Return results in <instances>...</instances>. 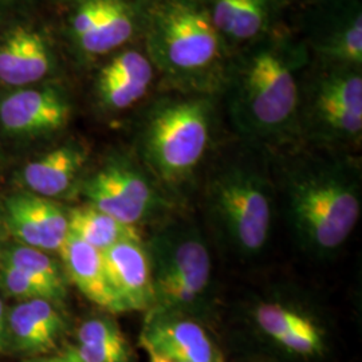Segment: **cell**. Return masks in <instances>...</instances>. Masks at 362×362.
<instances>
[{"mask_svg":"<svg viewBox=\"0 0 362 362\" xmlns=\"http://www.w3.org/2000/svg\"><path fill=\"white\" fill-rule=\"evenodd\" d=\"M276 194L298 245L315 258L334 257L361 216L360 175L346 164H299L286 172Z\"/></svg>","mask_w":362,"mask_h":362,"instance_id":"obj_1","label":"cell"},{"mask_svg":"<svg viewBox=\"0 0 362 362\" xmlns=\"http://www.w3.org/2000/svg\"><path fill=\"white\" fill-rule=\"evenodd\" d=\"M145 31L149 61L175 86L206 93L218 83L224 38L199 0H152Z\"/></svg>","mask_w":362,"mask_h":362,"instance_id":"obj_2","label":"cell"},{"mask_svg":"<svg viewBox=\"0 0 362 362\" xmlns=\"http://www.w3.org/2000/svg\"><path fill=\"white\" fill-rule=\"evenodd\" d=\"M298 52L285 40H267L245 57L233 79L230 115L247 139L272 141L299 121Z\"/></svg>","mask_w":362,"mask_h":362,"instance_id":"obj_3","label":"cell"},{"mask_svg":"<svg viewBox=\"0 0 362 362\" xmlns=\"http://www.w3.org/2000/svg\"><path fill=\"white\" fill-rule=\"evenodd\" d=\"M276 188L259 169L233 165L208 181L206 218L220 243L242 259L257 258L272 238Z\"/></svg>","mask_w":362,"mask_h":362,"instance_id":"obj_4","label":"cell"},{"mask_svg":"<svg viewBox=\"0 0 362 362\" xmlns=\"http://www.w3.org/2000/svg\"><path fill=\"white\" fill-rule=\"evenodd\" d=\"M152 272L153 306L148 311L199 317L212 296V257L194 223L169 220L145 243Z\"/></svg>","mask_w":362,"mask_h":362,"instance_id":"obj_5","label":"cell"},{"mask_svg":"<svg viewBox=\"0 0 362 362\" xmlns=\"http://www.w3.org/2000/svg\"><path fill=\"white\" fill-rule=\"evenodd\" d=\"M212 130V105L206 97L170 98L156 105L141 139L145 165L168 194H177L202 164Z\"/></svg>","mask_w":362,"mask_h":362,"instance_id":"obj_6","label":"cell"},{"mask_svg":"<svg viewBox=\"0 0 362 362\" xmlns=\"http://www.w3.org/2000/svg\"><path fill=\"white\" fill-rule=\"evenodd\" d=\"M89 204L125 224L139 227L164 216L172 203L151 175L125 161H113L85 181Z\"/></svg>","mask_w":362,"mask_h":362,"instance_id":"obj_7","label":"cell"},{"mask_svg":"<svg viewBox=\"0 0 362 362\" xmlns=\"http://www.w3.org/2000/svg\"><path fill=\"white\" fill-rule=\"evenodd\" d=\"M308 125L314 139L357 145L362 136V76L360 69L338 67L320 81L311 97Z\"/></svg>","mask_w":362,"mask_h":362,"instance_id":"obj_8","label":"cell"},{"mask_svg":"<svg viewBox=\"0 0 362 362\" xmlns=\"http://www.w3.org/2000/svg\"><path fill=\"white\" fill-rule=\"evenodd\" d=\"M252 303V322L275 345L298 357H314L324 351V330L314 314L303 306V300L272 293Z\"/></svg>","mask_w":362,"mask_h":362,"instance_id":"obj_9","label":"cell"},{"mask_svg":"<svg viewBox=\"0 0 362 362\" xmlns=\"http://www.w3.org/2000/svg\"><path fill=\"white\" fill-rule=\"evenodd\" d=\"M141 344L167 361L223 362L207 329L196 317L181 313H148Z\"/></svg>","mask_w":362,"mask_h":362,"instance_id":"obj_10","label":"cell"},{"mask_svg":"<svg viewBox=\"0 0 362 362\" xmlns=\"http://www.w3.org/2000/svg\"><path fill=\"white\" fill-rule=\"evenodd\" d=\"M103 254L107 282L121 313L148 311L153 306L151 262L141 240H125Z\"/></svg>","mask_w":362,"mask_h":362,"instance_id":"obj_11","label":"cell"},{"mask_svg":"<svg viewBox=\"0 0 362 362\" xmlns=\"http://www.w3.org/2000/svg\"><path fill=\"white\" fill-rule=\"evenodd\" d=\"M6 219L13 235L40 251H61L69 236L67 214L47 197L19 194L6 202Z\"/></svg>","mask_w":362,"mask_h":362,"instance_id":"obj_12","label":"cell"},{"mask_svg":"<svg viewBox=\"0 0 362 362\" xmlns=\"http://www.w3.org/2000/svg\"><path fill=\"white\" fill-rule=\"evenodd\" d=\"M70 106L52 90H21L0 104V121L15 134H39L64 128Z\"/></svg>","mask_w":362,"mask_h":362,"instance_id":"obj_13","label":"cell"},{"mask_svg":"<svg viewBox=\"0 0 362 362\" xmlns=\"http://www.w3.org/2000/svg\"><path fill=\"white\" fill-rule=\"evenodd\" d=\"M153 81V66L137 50L118 54L105 66L98 79V95L112 110H125L143 100Z\"/></svg>","mask_w":362,"mask_h":362,"instance_id":"obj_14","label":"cell"},{"mask_svg":"<svg viewBox=\"0 0 362 362\" xmlns=\"http://www.w3.org/2000/svg\"><path fill=\"white\" fill-rule=\"evenodd\" d=\"M7 325L13 346L30 354H45L57 348L65 321L47 299H30L15 306Z\"/></svg>","mask_w":362,"mask_h":362,"instance_id":"obj_15","label":"cell"},{"mask_svg":"<svg viewBox=\"0 0 362 362\" xmlns=\"http://www.w3.org/2000/svg\"><path fill=\"white\" fill-rule=\"evenodd\" d=\"M321 23L315 37L318 52L339 67L361 69L362 13L357 0L345 1Z\"/></svg>","mask_w":362,"mask_h":362,"instance_id":"obj_16","label":"cell"},{"mask_svg":"<svg viewBox=\"0 0 362 362\" xmlns=\"http://www.w3.org/2000/svg\"><path fill=\"white\" fill-rule=\"evenodd\" d=\"M59 255L67 276L91 303L110 313H121L107 282L101 251L69 233Z\"/></svg>","mask_w":362,"mask_h":362,"instance_id":"obj_17","label":"cell"},{"mask_svg":"<svg viewBox=\"0 0 362 362\" xmlns=\"http://www.w3.org/2000/svg\"><path fill=\"white\" fill-rule=\"evenodd\" d=\"M49 69V50L34 31L16 28L0 46V81L4 83H33L45 77Z\"/></svg>","mask_w":362,"mask_h":362,"instance_id":"obj_18","label":"cell"},{"mask_svg":"<svg viewBox=\"0 0 362 362\" xmlns=\"http://www.w3.org/2000/svg\"><path fill=\"white\" fill-rule=\"evenodd\" d=\"M207 10L214 26L223 38L246 42L259 38L267 30L272 16V1L209 0Z\"/></svg>","mask_w":362,"mask_h":362,"instance_id":"obj_19","label":"cell"},{"mask_svg":"<svg viewBox=\"0 0 362 362\" xmlns=\"http://www.w3.org/2000/svg\"><path fill=\"white\" fill-rule=\"evenodd\" d=\"M85 156L74 146H61L30 163L23 172L27 187L42 197L66 194L83 167Z\"/></svg>","mask_w":362,"mask_h":362,"instance_id":"obj_20","label":"cell"},{"mask_svg":"<svg viewBox=\"0 0 362 362\" xmlns=\"http://www.w3.org/2000/svg\"><path fill=\"white\" fill-rule=\"evenodd\" d=\"M67 220L69 233L98 251L119 242L143 239L139 227L115 219L90 204L70 209Z\"/></svg>","mask_w":362,"mask_h":362,"instance_id":"obj_21","label":"cell"},{"mask_svg":"<svg viewBox=\"0 0 362 362\" xmlns=\"http://www.w3.org/2000/svg\"><path fill=\"white\" fill-rule=\"evenodd\" d=\"M136 31V16L125 0H104L103 11L90 31L77 40L78 46L91 55L116 50Z\"/></svg>","mask_w":362,"mask_h":362,"instance_id":"obj_22","label":"cell"},{"mask_svg":"<svg viewBox=\"0 0 362 362\" xmlns=\"http://www.w3.org/2000/svg\"><path fill=\"white\" fill-rule=\"evenodd\" d=\"M4 264L26 274L42 286L54 300H61L66 296L65 278L58 264L43 251L33 247L21 246L7 252Z\"/></svg>","mask_w":362,"mask_h":362,"instance_id":"obj_23","label":"cell"},{"mask_svg":"<svg viewBox=\"0 0 362 362\" xmlns=\"http://www.w3.org/2000/svg\"><path fill=\"white\" fill-rule=\"evenodd\" d=\"M76 351L82 362H129L130 350L127 339L98 342V344H78Z\"/></svg>","mask_w":362,"mask_h":362,"instance_id":"obj_24","label":"cell"},{"mask_svg":"<svg viewBox=\"0 0 362 362\" xmlns=\"http://www.w3.org/2000/svg\"><path fill=\"white\" fill-rule=\"evenodd\" d=\"M1 282L6 290L15 297L26 298L30 299H47L52 302L49 293L39 286L35 281H33L26 274H23L8 264H4L1 272Z\"/></svg>","mask_w":362,"mask_h":362,"instance_id":"obj_25","label":"cell"},{"mask_svg":"<svg viewBox=\"0 0 362 362\" xmlns=\"http://www.w3.org/2000/svg\"><path fill=\"white\" fill-rule=\"evenodd\" d=\"M78 344H97L124 339L119 327L107 318H93L78 329Z\"/></svg>","mask_w":362,"mask_h":362,"instance_id":"obj_26","label":"cell"},{"mask_svg":"<svg viewBox=\"0 0 362 362\" xmlns=\"http://www.w3.org/2000/svg\"><path fill=\"white\" fill-rule=\"evenodd\" d=\"M4 336H6V317H4V306L0 299V351L4 346Z\"/></svg>","mask_w":362,"mask_h":362,"instance_id":"obj_27","label":"cell"},{"mask_svg":"<svg viewBox=\"0 0 362 362\" xmlns=\"http://www.w3.org/2000/svg\"><path fill=\"white\" fill-rule=\"evenodd\" d=\"M43 362H76V360H74V356H73V350L70 349L64 356L52 357V358L45 360Z\"/></svg>","mask_w":362,"mask_h":362,"instance_id":"obj_28","label":"cell"},{"mask_svg":"<svg viewBox=\"0 0 362 362\" xmlns=\"http://www.w3.org/2000/svg\"><path fill=\"white\" fill-rule=\"evenodd\" d=\"M148 353H149V357H151V362H169L165 358L157 356L155 353H151V351H148Z\"/></svg>","mask_w":362,"mask_h":362,"instance_id":"obj_29","label":"cell"},{"mask_svg":"<svg viewBox=\"0 0 362 362\" xmlns=\"http://www.w3.org/2000/svg\"><path fill=\"white\" fill-rule=\"evenodd\" d=\"M73 356H74V360H76V362H82L81 360H79V358H78L77 354H76V351H74V350H73Z\"/></svg>","mask_w":362,"mask_h":362,"instance_id":"obj_30","label":"cell"},{"mask_svg":"<svg viewBox=\"0 0 362 362\" xmlns=\"http://www.w3.org/2000/svg\"><path fill=\"white\" fill-rule=\"evenodd\" d=\"M169 362H179V361H169Z\"/></svg>","mask_w":362,"mask_h":362,"instance_id":"obj_31","label":"cell"}]
</instances>
